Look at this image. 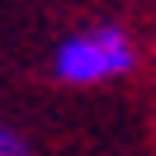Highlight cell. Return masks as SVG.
Instances as JSON below:
<instances>
[{"mask_svg":"<svg viewBox=\"0 0 156 156\" xmlns=\"http://www.w3.org/2000/svg\"><path fill=\"white\" fill-rule=\"evenodd\" d=\"M0 156H29V142H24L10 123H0Z\"/></svg>","mask_w":156,"mask_h":156,"instance_id":"cell-2","label":"cell"},{"mask_svg":"<svg viewBox=\"0 0 156 156\" xmlns=\"http://www.w3.org/2000/svg\"><path fill=\"white\" fill-rule=\"evenodd\" d=\"M137 66V48L118 24H99V29L71 33L52 52V71L66 85H99V80H118Z\"/></svg>","mask_w":156,"mask_h":156,"instance_id":"cell-1","label":"cell"}]
</instances>
